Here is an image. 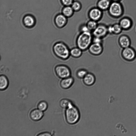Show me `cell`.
<instances>
[{
    "label": "cell",
    "instance_id": "6da1fadb",
    "mask_svg": "<svg viewBox=\"0 0 136 136\" xmlns=\"http://www.w3.org/2000/svg\"><path fill=\"white\" fill-rule=\"evenodd\" d=\"M93 37L90 32H81L76 39L77 47L83 51L88 49L92 43Z\"/></svg>",
    "mask_w": 136,
    "mask_h": 136
},
{
    "label": "cell",
    "instance_id": "7a4b0ae2",
    "mask_svg": "<svg viewBox=\"0 0 136 136\" xmlns=\"http://www.w3.org/2000/svg\"><path fill=\"white\" fill-rule=\"evenodd\" d=\"M53 50L55 55L61 60H66L70 56V50L67 45L62 42L58 41L55 43Z\"/></svg>",
    "mask_w": 136,
    "mask_h": 136
},
{
    "label": "cell",
    "instance_id": "3957f363",
    "mask_svg": "<svg viewBox=\"0 0 136 136\" xmlns=\"http://www.w3.org/2000/svg\"><path fill=\"white\" fill-rule=\"evenodd\" d=\"M65 114L66 121L70 124L73 125L76 124L80 118L79 111L73 104L66 109Z\"/></svg>",
    "mask_w": 136,
    "mask_h": 136
},
{
    "label": "cell",
    "instance_id": "277c9868",
    "mask_svg": "<svg viewBox=\"0 0 136 136\" xmlns=\"http://www.w3.org/2000/svg\"><path fill=\"white\" fill-rule=\"evenodd\" d=\"M55 71L56 75L62 79L71 76V73L70 68L64 65H59L56 66Z\"/></svg>",
    "mask_w": 136,
    "mask_h": 136
},
{
    "label": "cell",
    "instance_id": "5b68a950",
    "mask_svg": "<svg viewBox=\"0 0 136 136\" xmlns=\"http://www.w3.org/2000/svg\"><path fill=\"white\" fill-rule=\"evenodd\" d=\"M108 10L111 15L115 17L120 16L123 12L122 6L118 2H113L111 3Z\"/></svg>",
    "mask_w": 136,
    "mask_h": 136
},
{
    "label": "cell",
    "instance_id": "8992f818",
    "mask_svg": "<svg viewBox=\"0 0 136 136\" xmlns=\"http://www.w3.org/2000/svg\"><path fill=\"white\" fill-rule=\"evenodd\" d=\"M108 33L107 27L103 24H98L96 28L93 32L94 36L103 39L106 37Z\"/></svg>",
    "mask_w": 136,
    "mask_h": 136
},
{
    "label": "cell",
    "instance_id": "52a82bcc",
    "mask_svg": "<svg viewBox=\"0 0 136 136\" xmlns=\"http://www.w3.org/2000/svg\"><path fill=\"white\" fill-rule=\"evenodd\" d=\"M102 11L97 7L92 8L89 11L88 17L90 19L98 22L102 18Z\"/></svg>",
    "mask_w": 136,
    "mask_h": 136
},
{
    "label": "cell",
    "instance_id": "ba28073f",
    "mask_svg": "<svg viewBox=\"0 0 136 136\" xmlns=\"http://www.w3.org/2000/svg\"><path fill=\"white\" fill-rule=\"evenodd\" d=\"M90 53L95 56L101 55L103 51V47L102 44L92 43L88 49Z\"/></svg>",
    "mask_w": 136,
    "mask_h": 136
},
{
    "label": "cell",
    "instance_id": "9c48e42d",
    "mask_svg": "<svg viewBox=\"0 0 136 136\" xmlns=\"http://www.w3.org/2000/svg\"><path fill=\"white\" fill-rule=\"evenodd\" d=\"M67 18L62 14L57 15L55 20V25L59 28L64 27L67 24Z\"/></svg>",
    "mask_w": 136,
    "mask_h": 136
},
{
    "label": "cell",
    "instance_id": "30bf717a",
    "mask_svg": "<svg viewBox=\"0 0 136 136\" xmlns=\"http://www.w3.org/2000/svg\"><path fill=\"white\" fill-rule=\"evenodd\" d=\"M74 82V78L71 76L62 79L60 85L63 89H67L71 87Z\"/></svg>",
    "mask_w": 136,
    "mask_h": 136
},
{
    "label": "cell",
    "instance_id": "8fae6325",
    "mask_svg": "<svg viewBox=\"0 0 136 136\" xmlns=\"http://www.w3.org/2000/svg\"><path fill=\"white\" fill-rule=\"evenodd\" d=\"M43 116V112L39 109H33L31 111L30 114V118L34 121L40 120L42 118Z\"/></svg>",
    "mask_w": 136,
    "mask_h": 136
},
{
    "label": "cell",
    "instance_id": "7c38bea8",
    "mask_svg": "<svg viewBox=\"0 0 136 136\" xmlns=\"http://www.w3.org/2000/svg\"><path fill=\"white\" fill-rule=\"evenodd\" d=\"M83 80L84 84L88 86L93 85L95 83L96 80L95 75L92 74L88 73Z\"/></svg>",
    "mask_w": 136,
    "mask_h": 136
},
{
    "label": "cell",
    "instance_id": "4fadbf2b",
    "mask_svg": "<svg viewBox=\"0 0 136 136\" xmlns=\"http://www.w3.org/2000/svg\"><path fill=\"white\" fill-rule=\"evenodd\" d=\"M122 54L124 58L128 60L134 59L135 56L134 50L129 47L125 48L123 51Z\"/></svg>",
    "mask_w": 136,
    "mask_h": 136
},
{
    "label": "cell",
    "instance_id": "5bb4252c",
    "mask_svg": "<svg viewBox=\"0 0 136 136\" xmlns=\"http://www.w3.org/2000/svg\"><path fill=\"white\" fill-rule=\"evenodd\" d=\"M111 3L109 0H99L97 7L102 11H105L108 9Z\"/></svg>",
    "mask_w": 136,
    "mask_h": 136
},
{
    "label": "cell",
    "instance_id": "9a60e30c",
    "mask_svg": "<svg viewBox=\"0 0 136 136\" xmlns=\"http://www.w3.org/2000/svg\"><path fill=\"white\" fill-rule=\"evenodd\" d=\"M74 12L71 6H65L62 10V14L67 18L72 17Z\"/></svg>",
    "mask_w": 136,
    "mask_h": 136
},
{
    "label": "cell",
    "instance_id": "2e32d148",
    "mask_svg": "<svg viewBox=\"0 0 136 136\" xmlns=\"http://www.w3.org/2000/svg\"><path fill=\"white\" fill-rule=\"evenodd\" d=\"M23 22L25 27L28 28H31L33 27L35 24L34 18L30 16L25 17L24 19Z\"/></svg>",
    "mask_w": 136,
    "mask_h": 136
},
{
    "label": "cell",
    "instance_id": "e0dca14e",
    "mask_svg": "<svg viewBox=\"0 0 136 136\" xmlns=\"http://www.w3.org/2000/svg\"><path fill=\"white\" fill-rule=\"evenodd\" d=\"M9 81L7 77L2 75L0 76V89L1 90L6 89L9 85Z\"/></svg>",
    "mask_w": 136,
    "mask_h": 136
},
{
    "label": "cell",
    "instance_id": "ac0fdd59",
    "mask_svg": "<svg viewBox=\"0 0 136 136\" xmlns=\"http://www.w3.org/2000/svg\"><path fill=\"white\" fill-rule=\"evenodd\" d=\"M83 51L77 47L72 49L70 50V56L73 57L78 58L82 55Z\"/></svg>",
    "mask_w": 136,
    "mask_h": 136
},
{
    "label": "cell",
    "instance_id": "d6986e66",
    "mask_svg": "<svg viewBox=\"0 0 136 136\" xmlns=\"http://www.w3.org/2000/svg\"><path fill=\"white\" fill-rule=\"evenodd\" d=\"M119 41L122 47L124 48L128 47L130 44L129 39L125 36H121L119 39Z\"/></svg>",
    "mask_w": 136,
    "mask_h": 136
},
{
    "label": "cell",
    "instance_id": "ffe728a7",
    "mask_svg": "<svg viewBox=\"0 0 136 136\" xmlns=\"http://www.w3.org/2000/svg\"><path fill=\"white\" fill-rule=\"evenodd\" d=\"M120 25L122 28L127 29L130 27L131 22L129 19L124 18L120 21Z\"/></svg>",
    "mask_w": 136,
    "mask_h": 136
},
{
    "label": "cell",
    "instance_id": "44dd1931",
    "mask_svg": "<svg viewBox=\"0 0 136 136\" xmlns=\"http://www.w3.org/2000/svg\"><path fill=\"white\" fill-rule=\"evenodd\" d=\"M98 24L97 22L90 19L87 22L86 25L90 32H93L96 28Z\"/></svg>",
    "mask_w": 136,
    "mask_h": 136
},
{
    "label": "cell",
    "instance_id": "7402d4cb",
    "mask_svg": "<svg viewBox=\"0 0 136 136\" xmlns=\"http://www.w3.org/2000/svg\"><path fill=\"white\" fill-rule=\"evenodd\" d=\"M59 104L61 107L66 109L69 107L73 104L69 100L64 99L60 101Z\"/></svg>",
    "mask_w": 136,
    "mask_h": 136
},
{
    "label": "cell",
    "instance_id": "603a6c76",
    "mask_svg": "<svg viewBox=\"0 0 136 136\" xmlns=\"http://www.w3.org/2000/svg\"><path fill=\"white\" fill-rule=\"evenodd\" d=\"M75 12H78L80 11L82 8L81 3L77 1H74L71 6Z\"/></svg>",
    "mask_w": 136,
    "mask_h": 136
},
{
    "label": "cell",
    "instance_id": "cb8c5ba5",
    "mask_svg": "<svg viewBox=\"0 0 136 136\" xmlns=\"http://www.w3.org/2000/svg\"><path fill=\"white\" fill-rule=\"evenodd\" d=\"M48 107V105L47 103L44 101L40 102L37 106L38 109L43 112L46 110Z\"/></svg>",
    "mask_w": 136,
    "mask_h": 136
},
{
    "label": "cell",
    "instance_id": "d4e9b609",
    "mask_svg": "<svg viewBox=\"0 0 136 136\" xmlns=\"http://www.w3.org/2000/svg\"><path fill=\"white\" fill-rule=\"evenodd\" d=\"M88 73L87 71L85 69H81L77 72L76 75L79 78L83 79Z\"/></svg>",
    "mask_w": 136,
    "mask_h": 136
},
{
    "label": "cell",
    "instance_id": "484cf974",
    "mask_svg": "<svg viewBox=\"0 0 136 136\" xmlns=\"http://www.w3.org/2000/svg\"><path fill=\"white\" fill-rule=\"evenodd\" d=\"M112 27L113 33L118 34L122 31V28L120 24H116L112 25Z\"/></svg>",
    "mask_w": 136,
    "mask_h": 136
},
{
    "label": "cell",
    "instance_id": "4316f807",
    "mask_svg": "<svg viewBox=\"0 0 136 136\" xmlns=\"http://www.w3.org/2000/svg\"><path fill=\"white\" fill-rule=\"evenodd\" d=\"M62 4L65 6H71L74 0H61Z\"/></svg>",
    "mask_w": 136,
    "mask_h": 136
},
{
    "label": "cell",
    "instance_id": "83f0119b",
    "mask_svg": "<svg viewBox=\"0 0 136 136\" xmlns=\"http://www.w3.org/2000/svg\"><path fill=\"white\" fill-rule=\"evenodd\" d=\"M102 39L99 37L94 36L93 39V43L102 44Z\"/></svg>",
    "mask_w": 136,
    "mask_h": 136
},
{
    "label": "cell",
    "instance_id": "f1b7e54d",
    "mask_svg": "<svg viewBox=\"0 0 136 136\" xmlns=\"http://www.w3.org/2000/svg\"><path fill=\"white\" fill-rule=\"evenodd\" d=\"M80 30L81 32H90L87 28L86 24L82 25L80 28Z\"/></svg>",
    "mask_w": 136,
    "mask_h": 136
},
{
    "label": "cell",
    "instance_id": "f546056e",
    "mask_svg": "<svg viewBox=\"0 0 136 136\" xmlns=\"http://www.w3.org/2000/svg\"><path fill=\"white\" fill-rule=\"evenodd\" d=\"M38 136H51V134L49 133L44 132L39 134L37 135Z\"/></svg>",
    "mask_w": 136,
    "mask_h": 136
},
{
    "label": "cell",
    "instance_id": "4dcf8cb0",
    "mask_svg": "<svg viewBox=\"0 0 136 136\" xmlns=\"http://www.w3.org/2000/svg\"><path fill=\"white\" fill-rule=\"evenodd\" d=\"M113 2H118L120 0H112Z\"/></svg>",
    "mask_w": 136,
    "mask_h": 136
}]
</instances>
